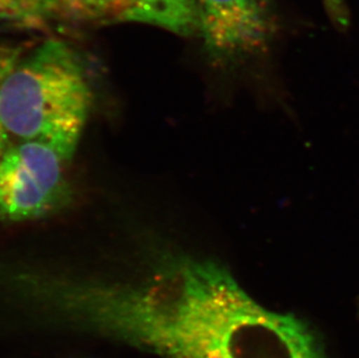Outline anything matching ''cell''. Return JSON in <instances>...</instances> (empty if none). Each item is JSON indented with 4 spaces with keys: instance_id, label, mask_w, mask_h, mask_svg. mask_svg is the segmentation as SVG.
Returning <instances> with one entry per match:
<instances>
[{
    "instance_id": "cell-1",
    "label": "cell",
    "mask_w": 359,
    "mask_h": 358,
    "mask_svg": "<svg viewBox=\"0 0 359 358\" xmlns=\"http://www.w3.org/2000/svg\"><path fill=\"white\" fill-rule=\"evenodd\" d=\"M92 99L88 70L72 44L48 39L27 54L10 46L0 74V122L10 138L42 141L72 159Z\"/></svg>"
},
{
    "instance_id": "cell-2",
    "label": "cell",
    "mask_w": 359,
    "mask_h": 358,
    "mask_svg": "<svg viewBox=\"0 0 359 358\" xmlns=\"http://www.w3.org/2000/svg\"><path fill=\"white\" fill-rule=\"evenodd\" d=\"M198 358H325L299 319L269 311L221 271L207 306Z\"/></svg>"
},
{
    "instance_id": "cell-3",
    "label": "cell",
    "mask_w": 359,
    "mask_h": 358,
    "mask_svg": "<svg viewBox=\"0 0 359 358\" xmlns=\"http://www.w3.org/2000/svg\"><path fill=\"white\" fill-rule=\"evenodd\" d=\"M72 159L38 140H17L0 157V219L21 223L53 213L68 198Z\"/></svg>"
},
{
    "instance_id": "cell-4",
    "label": "cell",
    "mask_w": 359,
    "mask_h": 358,
    "mask_svg": "<svg viewBox=\"0 0 359 358\" xmlns=\"http://www.w3.org/2000/svg\"><path fill=\"white\" fill-rule=\"evenodd\" d=\"M53 21L68 24L136 22L182 37L199 31L194 0H28L24 26Z\"/></svg>"
},
{
    "instance_id": "cell-5",
    "label": "cell",
    "mask_w": 359,
    "mask_h": 358,
    "mask_svg": "<svg viewBox=\"0 0 359 358\" xmlns=\"http://www.w3.org/2000/svg\"><path fill=\"white\" fill-rule=\"evenodd\" d=\"M203 47L221 65H236L268 51L278 33L271 0H194Z\"/></svg>"
},
{
    "instance_id": "cell-6",
    "label": "cell",
    "mask_w": 359,
    "mask_h": 358,
    "mask_svg": "<svg viewBox=\"0 0 359 358\" xmlns=\"http://www.w3.org/2000/svg\"><path fill=\"white\" fill-rule=\"evenodd\" d=\"M28 0H0V21L22 25Z\"/></svg>"
},
{
    "instance_id": "cell-7",
    "label": "cell",
    "mask_w": 359,
    "mask_h": 358,
    "mask_svg": "<svg viewBox=\"0 0 359 358\" xmlns=\"http://www.w3.org/2000/svg\"><path fill=\"white\" fill-rule=\"evenodd\" d=\"M325 6V13L328 14L330 20L339 28H346L350 24L349 8L346 6V0H322Z\"/></svg>"
},
{
    "instance_id": "cell-8",
    "label": "cell",
    "mask_w": 359,
    "mask_h": 358,
    "mask_svg": "<svg viewBox=\"0 0 359 358\" xmlns=\"http://www.w3.org/2000/svg\"><path fill=\"white\" fill-rule=\"evenodd\" d=\"M7 49H8V47H0V74L3 72L4 65L6 63L7 55H8L7 54L8 53ZM8 140H10V136H8L6 131L4 128V126L0 122V157L8 147Z\"/></svg>"
}]
</instances>
